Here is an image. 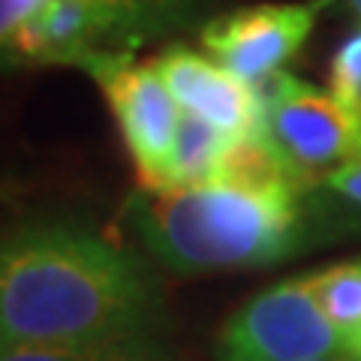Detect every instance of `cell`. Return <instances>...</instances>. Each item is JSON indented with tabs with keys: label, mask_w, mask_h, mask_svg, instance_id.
Returning a JSON list of instances; mask_svg holds the SVG:
<instances>
[{
	"label": "cell",
	"mask_w": 361,
	"mask_h": 361,
	"mask_svg": "<svg viewBox=\"0 0 361 361\" xmlns=\"http://www.w3.org/2000/svg\"><path fill=\"white\" fill-rule=\"evenodd\" d=\"M310 280L322 310L341 329V334L358 329L361 325V259L316 271V274H310Z\"/></svg>",
	"instance_id": "30bf717a"
},
{
	"label": "cell",
	"mask_w": 361,
	"mask_h": 361,
	"mask_svg": "<svg viewBox=\"0 0 361 361\" xmlns=\"http://www.w3.org/2000/svg\"><path fill=\"white\" fill-rule=\"evenodd\" d=\"M313 361H353L349 355H329V358H313Z\"/></svg>",
	"instance_id": "2e32d148"
},
{
	"label": "cell",
	"mask_w": 361,
	"mask_h": 361,
	"mask_svg": "<svg viewBox=\"0 0 361 361\" xmlns=\"http://www.w3.org/2000/svg\"><path fill=\"white\" fill-rule=\"evenodd\" d=\"M151 283L115 244L70 226H33L0 256L6 343H97L142 337Z\"/></svg>",
	"instance_id": "6da1fadb"
},
{
	"label": "cell",
	"mask_w": 361,
	"mask_h": 361,
	"mask_svg": "<svg viewBox=\"0 0 361 361\" xmlns=\"http://www.w3.org/2000/svg\"><path fill=\"white\" fill-rule=\"evenodd\" d=\"M298 193L301 187L286 178L142 190L133 226L175 274L268 265L298 244Z\"/></svg>",
	"instance_id": "7a4b0ae2"
},
{
	"label": "cell",
	"mask_w": 361,
	"mask_h": 361,
	"mask_svg": "<svg viewBox=\"0 0 361 361\" xmlns=\"http://www.w3.org/2000/svg\"><path fill=\"white\" fill-rule=\"evenodd\" d=\"M343 353L353 361H361V325L353 329L349 334H343Z\"/></svg>",
	"instance_id": "5bb4252c"
},
{
	"label": "cell",
	"mask_w": 361,
	"mask_h": 361,
	"mask_svg": "<svg viewBox=\"0 0 361 361\" xmlns=\"http://www.w3.org/2000/svg\"><path fill=\"white\" fill-rule=\"evenodd\" d=\"M319 4H322V6H329V4H334V0H319ZM343 4H346V6L353 9V13L361 18V0H343Z\"/></svg>",
	"instance_id": "9a60e30c"
},
{
	"label": "cell",
	"mask_w": 361,
	"mask_h": 361,
	"mask_svg": "<svg viewBox=\"0 0 361 361\" xmlns=\"http://www.w3.org/2000/svg\"><path fill=\"white\" fill-rule=\"evenodd\" d=\"M166 82L180 111L199 115L220 130L241 139H265V99L262 87L238 78L211 54H199L187 45H172L151 61Z\"/></svg>",
	"instance_id": "ba28073f"
},
{
	"label": "cell",
	"mask_w": 361,
	"mask_h": 361,
	"mask_svg": "<svg viewBox=\"0 0 361 361\" xmlns=\"http://www.w3.org/2000/svg\"><path fill=\"white\" fill-rule=\"evenodd\" d=\"M329 90L343 106L361 111V30L353 33L331 58Z\"/></svg>",
	"instance_id": "8fae6325"
},
{
	"label": "cell",
	"mask_w": 361,
	"mask_h": 361,
	"mask_svg": "<svg viewBox=\"0 0 361 361\" xmlns=\"http://www.w3.org/2000/svg\"><path fill=\"white\" fill-rule=\"evenodd\" d=\"M329 187L361 205V154L355 160H349L343 169H337V172L329 178Z\"/></svg>",
	"instance_id": "4fadbf2b"
},
{
	"label": "cell",
	"mask_w": 361,
	"mask_h": 361,
	"mask_svg": "<svg viewBox=\"0 0 361 361\" xmlns=\"http://www.w3.org/2000/svg\"><path fill=\"white\" fill-rule=\"evenodd\" d=\"M322 4H259L217 16L202 27V45L226 70L250 82L268 85L295 51L307 42Z\"/></svg>",
	"instance_id": "52a82bcc"
},
{
	"label": "cell",
	"mask_w": 361,
	"mask_h": 361,
	"mask_svg": "<svg viewBox=\"0 0 361 361\" xmlns=\"http://www.w3.org/2000/svg\"><path fill=\"white\" fill-rule=\"evenodd\" d=\"M175 0H49L27 25L4 39V51L25 63L82 66L99 51H133Z\"/></svg>",
	"instance_id": "5b68a950"
},
{
	"label": "cell",
	"mask_w": 361,
	"mask_h": 361,
	"mask_svg": "<svg viewBox=\"0 0 361 361\" xmlns=\"http://www.w3.org/2000/svg\"><path fill=\"white\" fill-rule=\"evenodd\" d=\"M45 4H49V0H0V39L13 37Z\"/></svg>",
	"instance_id": "7c38bea8"
},
{
	"label": "cell",
	"mask_w": 361,
	"mask_h": 361,
	"mask_svg": "<svg viewBox=\"0 0 361 361\" xmlns=\"http://www.w3.org/2000/svg\"><path fill=\"white\" fill-rule=\"evenodd\" d=\"M82 70L99 85L118 121L123 145L133 157L142 190H163L169 184V160L175 148L180 106L157 70L139 63L133 51L90 54Z\"/></svg>",
	"instance_id": "8992f818"
},
{
	"label": "cell",
	"mask_w": 361,
	"mask_h": 361,
	"mask_svg": "<svg viewBox=\"0 0 361 361\" xmlns=\"http://www.w3.org/2000/svg\"><path fill=\"white\" fill-rule=\"evenodd\" d=\"M268 142L301 190L329 178L361 154V111L343 106L331 90L277 73L262 85Z\"/></svg>",
	"instance_id": "3957f363"
},
{
	"label": "cell",
	"mask_w": 361,
	"mask_h": 361,
	"mask_svg": "<svg viewBox=\"0 0 361 361\" xmlns=\"http://www.w3.org/2000/svg\"><path fill=\"white\" fill-rule=\"evenodd\" d=\"M343 353V334L322 310L310 274L250 298L223 322L217 361H313Z\"/></svg>",
	"instance_id": "277c9868"
},
{
	"label": "cell",
	"mask_w": 361,
	"mask_h": 361,
	"mask_svg": "<svg viewBox=\"0 0 361 361\" xmlns=\"http://www.w3.org/2000/svg\"><path fill=\"white\" fill-rule=\"evenodd\" d=\"M0 361H154L142 337L97 343H6Z\"/></svg>",
	"instance_id": "9c48e42d"
}]
</instances>
